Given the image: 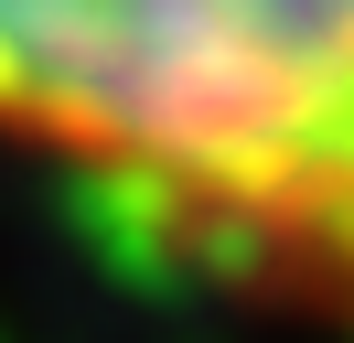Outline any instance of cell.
Returning <instances> with one entry per match:
<instances>
[{
  "instance_id": "1",
  "label": "cell",
  "mask_w": 354,
  "mask_h": 343,
  "mask_svg": "<svg viewBox=\"0 0 354 343\" xmlns=\"http://www.w3.org/2000/svg\"><path fill=\"white\" fill-rule=\"evenodd\" d=\"M0 161L204 290L354 322V0H0Z\"/></svg>"
}]
</instances>
